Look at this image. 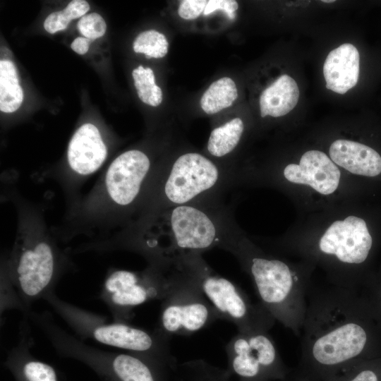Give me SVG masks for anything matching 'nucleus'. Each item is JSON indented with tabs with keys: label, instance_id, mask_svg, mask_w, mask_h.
<instances>
[{
	"label": "nucleus",
	"instance_id": "c9c22d12",
	"mask_svg": "<svg viewBox=\"0 0 381 381\" xmlns=\"http://www.w3.org/2000/svg\"><path fill=\"white\" fill-rule=\"evenodd\" d=\"M380 303H381V293H380Z\"/></svg>",
	"mask_w": 381,
	"mask_h": 381
},
{
	"label": "nucleus",
	"instance_id": "72a5a7b5",
	"mask_svg": "<svg viewBox=\"0 0 381 381\" xmlns=\"http://www.w3.org/2000/svg\"><path fill=\"white\" fill-rule=\"evenodd\" d=\"M322 2H324V3H333V2H334V1H333V0H329V1L325 0V1H322Z\"/></svg>",
	"mask_w": 381,
	"mask_h": 381
},
{
	"label": "nucleus",
	"instance_id": "dca6fc26",
	"mask_svg": "<svg viewBox=\"0 0 381 381\" xmlns=\"http://www.w3.org/2000/svg\"><path fill=\"white\" fill-rule=\"evenodd\" d=\"M21 327L20 339L8 351L5 367L16 381H59L54 368L32 356L27 322H24Z\"/></svg>",
	"mask_w": 381,
	"mask_h": 381
},
{
	"label": "nucleus",
	"instance_id": "4be33fe9",
	"mask_svg": "<svg viewBox=\"0 0 381 381\" xmlns=\"http://www.w3.org/2000/svg\"><path fill=\"white\" fill-rule=\"evenodd\" d=\"M238 97L234 81L223 77L213 82L200 99L202 110L208 114H216L231 107Z\"/></svg>",
	"mask_w": 381,
	"mask_h": 381
},
{
	"label": "nucleus",
	"instance_id": "a211bd4d",
	"mask_svg": "<svg viewBox=\"0 0 381 381\" xmlns=\"http://www.w3.org/2000/svg\"><path fill=\"white\" fill-rule=\"evenodd\" d=\"M332 162L349 172L373 177L381 173V156L364 144L348 140H337L330 145Z\"/></svg>",
	"mask_w": 381,
	"mask_h": 381
},
{
	"label": "nucleus",
	"instance_id": "0eeeda50",
	"mask_svg": "<svg viewBox=\"0 0 381 381\" xmlns=\"http://www.w3.org/2000/svg\"><path fill=\"white\" fill-rule=\"evenodd\" d=\"M32 316L61 356L84 363L102 381H164L167 368L157 362L133 353L109 352L88 346L59 327L47 314Z\"/></svg>",
	"mask_w": 381,
	"mask_h": 381
},
{
	"label": "nucleus",
	"instance_id": "9b49d317",
	"mask_svg": "<svg viewBox=\"0 0 381 381\" xmlns=\"http://www.w3.org/2000/svg\"><path fill=\"white\" fill-rule=\"evenodd\" d=\"M230 375L241 381L284 380L289 373L268 332H238L227 344Z\"/></svg>",
	"mask_w": 381,
	"mask_h": 381
},
{
	"label": "nucleus",
	"instance_id": "b1692460",
	"mask_svg": "<svg viewBox=\"0 0 381 381\" xmlns=\"http://www.w3.org/2000/svg\"><path fill=\"white\" fill-rule=\"evenodd\" d=\"M169 43L165 36L156 30L141 32L133 42L135 52L145 54L150 58H162L168 52Z\"/></svg>",
	"mask_w": 381,
	"mask_h": 381
},
{
	"label": "nucleus",
	"instance_id": "6e6552de",
	"mask_svg": "<svg viewBox=\"0 0 381 381\" xmlns=\"http://www.w3.org/2000/svg\"><path fill=\"white\" fill-rule=\"evenodd\" d=\"M58 265L54 246L44 237H28L16 248L10 277L25 310L54 291Z\"/></svg>",
	"mask_w": 381,
	"mask_h": 381
},
{
	"label": "nucleus",
	"instance_id": "4468645a",
	"mask_svg": "<svg viewBox=\"0 0 381 381\" xmlns=\"http://www.w3.org/2000/svg\"><path fill=\"white\" fill-rule=\"evenodd\" d=\"M283 174L287 181L310 186L322 195L331 194L337 190L341 176L332 160L320 150L306 152L298 164H288Z\"/></svg>",
	"mask_w": 381,
	"mask_h": 381
},
{
	"label": "nucleus",
	"instance_id": "bb28decb",
	"mask_svg": "<svg viewBox=\"0 0 381 381\" xmlns=\"http://www.w3.org/2000/svg\"><path fill=\"white\" fill-rule=\"evenodd\" d=\"M207 2L205 0L183 1L178 8L179 16L185 20L195 19L204 11Z\"/></svg>",
	"mask_w": 381,
	"mask_h": 381
},
{
	"label": "nucleus",
	"instance_id": "f257e3e1",
	"mask_svg": "<svg viewBox=\"0 0 381 381\" xmlns=\"http://www.w3.org/2000/svg\"><path fill=\"white\" fill-rule=\"evenodd\" d=\"M365 304L354 289L309 288L300 337L298 378L324 381L365 360L370 332Z\"/></svg>",
	"mask_w": 381,
	"mask_h": 381
},
{
	"label": "nucleus",
	"instance_id": "412c9836",
	"mask_svg": "<svg viewBox=\"0 0 381 381\" xmlns=\"http://www.w3.org/2000/svg\"><path fill=\"white\" fill-rule=\"evenodd\" d=\"M23 100L17 70L9 60L0 61V110L4 113L16 111Z\"/></svg>",
	"mask_w": 381,
	"mask_h": 381
},
{
	"label": "nucleus",
	"instance_id": "5701e85b",
	"mask_svg": "<svg viewBox=\"0 0 381 381\" xmlns=\"http://www.w3.org/2000/svg\"><path fill=\"white\" fill-rule=\"evenodd\" d=\"M324 381H381V363L359 361Z\"/></svg>",
	"mask_w": 381,
	"mask_h": 381
},
{
	"label": "nucleus",
	"instance_id": "aec40b11",
	"mask_svg": "<svg viewBox=\"0 0 381 381\" xmlns=\"http://www.w3.org/2000/svg\"><path fill=\"white\" fill-rule=\"evenodd\" d=\"M243 131V122L238 117L214 128L207 141L208 153L217 159L229 156L238 145Z\"/></svg>",
	"mask_w": 381,
	"mask_h": 381
},
{
	"label": "nucleus",
	"instance_id": "cd10ccee",
	"mask_svg": "<svg viewBox=\"0 0 381 381\" xmlns=\"http://www.w3.org/2000/svg\"><path fill=\"white\" fill-rule=\"evenodd\" d=\"M238 4L234 0H210L208 1L203 14L207 16L217 10L224 11L229 18L233 20L236 18V11Z\"/></svg>",
	"mask_w": 381,
	"mask_h": 381
},
{
	"label": "nucleus",
	"instance_id": "7ed1b4c3",
	"mask_svg": "<svg viewBox=\"0 0 381 381\" xmlns=\"http://www.w3.org/2000/svg\"><path fill=\"white\" fill-rule=\"evenodd\" d=\"M224 249L251 276L260 302L274 320L300 337L310 288L305 277L283 260L260 254L238 231Z\"/></svg>",
	"mask_w": 381,
	"mask_h": 381
},
{
	"label": "nucleus",
	"instance_id": "c85d7f7f",
	"mask_svg": "<svg viewBox=\"0 0 381 381\" xmlns=\"http://www.w3.org/2000/svg\"><path fill=\"white\" fill-rule=\"evenodd\" d=\"M70 21L63 11L54 12L46 18L44 28L47 32L54 34L66 29Z\"/></svg>",
	"mask_w": 381,
	"mask_h": 381
},
{
	"label": "nucleus",
	"instance_id": "2f4dec72",
	"mask_svg": "<svg viewBox=\"0 0 381 381\" xmlns=\"http://www.w3.org/2000/svg\"><path fill=\"white\" fill-rule=\"evenodd\" d=\"M162 101V92L159 87L155 85L152 87L151 96L149 98L147 104L152 107H157Z\"/></svg>",
	"mask_w": 381,
	"mask_h": 381
},
{
	"label": "nucleus",
	"instance_id": "a878e982",
	"mask_svg": "<svg viewBox=\"0 0 381 381\" xmlns=\"http://www.w3.org/2000/svg\"><path fill=\"white\" fill-rule=\"evenodd\" d=\"M77 27L84 37L90 40L102 37L107 30L104 18L97 13L86 14L80 18Z\"/></svg>",
	"mask_w": 381,
	"mask_h": 381
},
{
	"label": "nucleus",
	"instance_id": "f8f14e48",
	"mask_svg": "<svg viewBox=\"0 0 381 381\" xmlns=\"http://www.w3.org/2000/svg\"><path fill=\"white\" fill-rule=\"evenodd\" d=\"M158 169L152 167L150 157L142 150H130L119 155L109 165L104 178L106 192L111 202L123 210L140 204Z\"/></svg>",
	"mask_w": 381,
	"mask_h": 381
},
{
	"label": "nucleus",
	"instance_id": "c756f323",
	"mask_svg": "<svg viewBox=\"0 0 381 381\" xmlns=\"http://www.w3.org/2000/svg\"><path fill=\"white\" fill-rule=\"evenodd\" d=\"M89 9L90 5L86 1L73 0L68 3L67 6L62 11L66 17L70 20H72L78 18H82Z\"/></svg>",
	"mask_w": 381,
	"mask_h": 381
},
{
	"label": "nucleus",
	"instance_id": "39448f33",
	"mask_svg": "<svg viewBox=\"0 0 381 381\" xmlns=\"http://www.w3.org/2000/svg\"><path fill=\"white\" fill-rule=\"evenodd\" d=\"M172 269L191 282L207 298L219 319L236 325L238 332H268L276 321L261 304L253 303L231 281L214 272L202 255L184 256Z\"/></svg>",
	"mask_w": 381,
	"mask_h": 381
},
{
	"label": "nucleus",
	"instance_id": "ddd939ff",
	"mask_svg": "<svg viewBox=\"0 0 381 381\" xmlns=\"http://www.w3.org/2000/svg\"><path fill=\"white\" fill-rule=\"evenodd\" d=\"M373 239L365 222L349 216L333 222L320 238V254L335 258L344 265H358L368 258Z\"/></svg>",
	"mask_w": 381,
	"mask_h": 381
},
{
	"label": "nucleus",
	"instance_id": "20e7f679",
	"mask_svg": "<svg viewBox=\"0 0 381 381\" xmlns=\"http://www.w3.org/2000/svg\"><path fill=\"white\" fill-rule=\"evenodd\" d=\"M235 179L229 166L198 152H184L158 169L140 203L142 217L171 207L222 200Z\"/></svg>",
	"mask_w": 381,
	"mask_h": 381
},
{
	"label": "nucleus",
	"instance_id": "393cba45",
	"mask_svg": "<svg viewBox=\"0 0 381 381\" xmlns=\"http://www.w3.org/2000/svg\"><path fill=\"white\" fill-rule=\"evenodd\" d=\"M186 365L193 373L195 381H233L226 370H222L202 361H190Z\"/></svg>",
	"mask_w": 381,
	"mask_h": 381
},
{
	"label": "nucleus",
	"instance_id": "1a4fd4ad",
	"mask_svg": "<svg viewBox=\"0 0 381 381\" xmlns=\"http://www.w3.org/2000/svg\"><path fill=\"white\" fill-rule=\"evenodd\" d=\"M167 274L171 288L162 301L156 333L169 339L173 335H190L219 319L202 294L178 271Z\"/></svg>",
	"mask_w": 381,
	"mask_h": 381
},
{
	"label": "nucleus",
	"instance_id": "6ab92c4d",
	"mask_svg": "<svg viewBox=\"0 0 381 381\" xmlns=\"http://www.w3.org/2000/svg\"><path fill=\"white\" fill-rule=\"evenodd\" d=\"M298 98L299 89L295 80L289 75H282L260 95V116H284L296 107Z\"/></svg>",
	"mask_w": 381,
	"mask_h": 381
},
{
	"label": "nucleus",
	"instance_id": "473e14b6",
	"mask_svg": "<svg viewBox=\"0 0 381 381\" xmlns=\"http://www.w3.org/2000/svg\"><path fill=\"white\" fill-rule=\"evenodd\" d=\"M145 75H146V78L150 83V84L153 86L155 84V75L152 71V70L150 68H146L145 71Z\"/></svg>",
	"mask_w": 381,
	"mask_h": 381
},
{
	"label": "nucleus",
	"instance_id": "9d476101",
	"mask_svg": "<svg viewBox=\"0 0 381 381\" xmlns=\"http://www.w3.org/2000/svg\"><path fill=\"white\" fill-rule=\"evenodd\" d=\"M171 288L170 277L153 266L140 272L114 270L107 275L99 297L114 321L126 322L135 307L153 300L162 301Z\"/></svg>",
	"mask_w": 381,
	"mask_h": 381
},
{
	"label": "nucleus",
	"instance_id": "f03ea898",
	"mask_svg": "<svg viewBox=\"0 0 381 381\" xmlns=\"http://www.w3.org/2000/svg\"><path fill=\"white\" fill-rule=\"evenodd\" d=\"M238 231L231 209L222 200L186 204L157 210L138 223L131 247L150 266L166 272L181 258L224 249Z\"/></svg>",
	"mask_w": 381,
	"mask_h": 381
},
{
	"label": "nucleus",
	"instance_id": "f704fd0d",
	"mask_svg": "<svg viewBox=\"0 0 381 381\" xmlns=\"http://www.w3.org/2000/svg\"><path fill=\"white\" fill-rule=\"evenodd\" d=\"M295 381H308L307 380H305V379H302V378H297V380H296Z\"/></svg>",
	"mask_w": 381,
	"mask_h": 381
},
{
	"label": "nucleus",
	"instance_id": "2eb2a0df",
	"mask_svg": "<svg viewBox=\"0 0 381 381\" xmlns=\"http://www.w3.org/2000/svg\"><path fill=\"white\" fill-rule=\"evenodd\" d=\"M107 149L97 128L90 123L82 125L72 136L67 152L70 168L81 176L95 172L102 165Z\"/></svg>",
	"mask_w": 381,
	"mask_h": 381
},
{
	"label": "nucleus",
	"instance_id": "423d86ee",
	"mask_svg": "<svg viewBox=\"0 0 381 381\" xmlns=\"http://www.w3.org/2000/svg\"><path fill=\"white\" fill-rule=\"evenodd\" d=\"M44 299L81 338L147 358L166 368L172 367L174 360L169 339L155 332H150L124 322H109L100 315L61 300L54 291Z\"/></svg>",
	"mask_w": 381,
	"mask_h": 381
},
{
	"label": "nucleus",
	"instance_id": "f3484780",
	"mask_svg": "<svg viewBox=\"0 0 381 381\" xmlns=\"http://www.w3.org/2000/svg\"><path fill=\"white\" fill-rule=\"evenodd\" d=\"M360 56L358 49L350 43H344L332 50L323 66L326 87L334 92L344 94L358 83Z\"/></svg>",
	"mask_w": 381,
	"mask_h": 381
},
{
	"label": "nucleus",
	"instance_id": "7c9ffc66",
	"mask_svg": "<svg viewBox=\"0 0 381 381\" xmlns=\"http://www.w3.org/2000/svg\"><path fill=\"white\" fill-rule=\"evenodd\" d=\"M91 41L84 37H76L72 42L71 48L77 54L83 55L87 52Z\"/></svg>",
	"mask_w": 381,
	"mask_h": 381
}]
</instances>
